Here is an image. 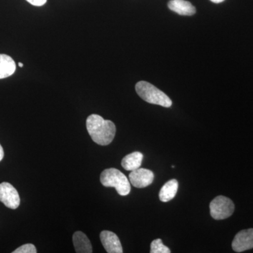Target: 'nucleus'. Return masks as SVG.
I'll list each match as a JSON object with an SVG mask.
<instances>
[{
	"label": "nucleus",
	"mask_w": 253,
	"mask_h": 253,
	"mask_svg": "<svg viewBox=\"0 0 253 253\" xmlns=\"http://www.w3.org/2000/svg\"><path fill=\"white\" fill-rule=\"evenodd\" d=\"M86 129L96 144L106 146L112 142L116 135V127L114 123L104 120L99 115L92 114L86 121Z\"/></svg>",
	"instance_id": "nucleus-1"
},
{
	"label": "nucleus",
	"mask_w": 253,
	"mask_h": 253,
	"mask_svg": "<svg viewBox=\"0 0 253 253\" xmlns=\"http://www.w3.org/2000/svg\"><path fill=\"white\" fill-rule=\"evenodd\" d=\"M135 89L141 99L149 104L159 105L166 108L172 106V100L169 96L148 82L140 81L136 83Z\"/></svg>",
	"instance_id": "nucleus-2"
},
{
	"label": "nucleus",
	"mask_w": 253,
	"mask_h": 253,
	"mask_svg": "<svg viewBox=\"0 0 253 253\" xmlns=\"http://www.w3.org/2000/svg\"><path fill=\"white\" fill-rule=\"evenodd\" d=\"M100 181L106 187H113L121 196H126L130 193L129 179L122 172L116 168L104 169L100 176Z\"/></svg>",
	"instance_id": "nucleus-3"
},
{
	"label": "nucleus",
	"mask_w": 253,
	"mask_h": 253,
	"mask_svg": "<svg viewBox=\"0 0 253 253\" xmlns=\"http://www.w3.org/2000/svg\"><path fill=\"white\" fill-rule=\"evenodd\" d=\"M234 209L235 206L233 201L224 196H217L210 204L211 216L216 220H222L231 217Z\"/></svg>",
	"instance_id": "nucleus-4"
},
{
	"label": "nucleus",
	"mask_w": 253,
	"mask_h": 253,
	"mask_svg": "<svg viewBox=\"0 0 253 253\" xmlns=\"http://www.w3.org/2000/svg\"><path fill=\"white\" fill-rule=\"evenodd\" d=\"M0 201L10 209L15 210L20 205V197L17 190L8 182L0 184Z\"/></svg>",
	"instance_id": "nucleus-5"
},
{
	"label": "nucleus",
	"mask_w": 253,
	"mask_h": 253,
	"mask_svg": "<svg viewBox=\"0 0 253 253\" xmlns=\"http://www.w3.org/2000/svg\"><path fill=\"white\" fill-rule=\"evenodd\" d=\"M129 181L134 187L142 189L151 185L154 179V174L152 171L145 168H138L135 170L131 171L129 175Z\"/></svg>",
	"instance_id": "nucleus-6"
},
{
	"label": "nucleus",
	"mask_w": 253,
	"mask_h": 253,
	"mask_svg": "<svg viewBox=\"0 0 253 253\" xmlns=\"http://www.w3.org/2000/svg\"><path fill=\"white\" fill-rule=\"evenodd\" d=\"M232 249L236 253L253 249V229L239 231L233 240Z\"/></svg>",
	"instance_id": "nucleus-7"
},
{
	"label": "nucleus",
	"mask_w": 253,
	"mask_h": 253,
	"mask_svg": "<svg viewBox=\"0 0 253 253\" xmlns=\"http://www.w3.org/2000/svg\"><path fill=\"white\" fill-rule=\"evenodd\" d=\"M100 239L106 252L109 253H123L122 245L116 234L110 231H103L100 234Z\"/></svg>",
	"instance_id": "nucleus-8"
},
{
	"label": "nucleus",
	"mask_w": 253,
	"mask_h": 253,
	"mask_svg": "<svg viewBox=\"0 0 253 253\" xmlns=\"http://www.w3.org/2000/svg\"><path fill=\"white\" fill-rule=\"evenodd\" d=\"M168 7L181 16H193L196 11L191 3L186 0H171L168 2Z\"/></svg>",
	"instance_id": "nucleus-9"
},
{
	"label": "nucleus",
	"mask_w": 253,
	"mask_h": 253,
	"mask_svg": "<svg viewBox=\"0 0 253 253\" xmlns=\"http://www.w3.org/2000/svg\"><path fill=\"white\" fill-rule=\"evenodd\" d=\"M73 244L77 253H91L92 246L85 234L82 231H76L73 236Z\"/></svg>",
	"instance_id": "nucleus-10"
},
{
	"label": "nucleus",
	"mask_w": 253,
	"mask_h": 253,
	"mask_svg": "<svg viewBox=\"0 0 253 253\" xmlns=\"http://www.w3.org/2000/svg\"><path fill=\"white\" fill-rule=\"evenodd\" d=\"M16 63L11 56L0 54V79L12 76L16 71Z\"/></svg>",
	"instance_id": "nucleus-11"
},
{
	"label": "nucleus",
	"mask_w": 253,
	"mask_h": 253,
	"mask_svg": "<svg viewBox=\"0 0 253 253\" xmlns=\"http://www.w3.org/2000/svg\"><path fill=\"white\" fill-rule=\"evenodd\" d=\"M179 183L176 179H171L163 185L159 193V199L162 202H168L175 197Z\"/></svg>",
	"instance_id": "nucleus-12"
},
{
	"label": "nucleus",
	"mask_w": 253,
	"mask_h": 253,
	"mask_svg": "<svg viewBox=\"0 0 253 253\" xmlns=\"http://www.w3.org/2000/svg\"><path fill=\"white\" fill-rule=\"evenodd\" d=\"M143 158L144 156L141 153L135 151L130 154L126 155V157L123 158L121 165L126 170H135L140 168Z\"/></svg>",
	"instance_id": "nucleus-13"
},
{
	"label": "nucleus",
	"mask_w": 253,
	"mask_h": 253,
	"mask_svg": "<svg viewBox=\"0 0 253 253\" xmlns=\"http://www.w3.org/2000/svg\"><path fill=\"white\" fill-rule=\"evenodd\" d=\"M151 253H170V250L163 244L162 240H154L151 244Z\"/></svg>",
	"instance_id": "nucleus-14"
},
{
	"label": "nucleus",
	"mask_w": 253,
	"mask_h": 253,
	"mask_svg": "<svg viewBox=\"0 0 253 253\" xmlns=\"http://www.w3.org/2000/svg\"><path fill=\"white\" fill-rule=\"evenodd\" d=\"M13 253H36L37 249L36 246L33 244H28L23 245L21 247L13 251Z\"/></svg>",
	"instance_id": "nucleus-15"
},
{
	"label": "nucleus",
	"mask_w": 253,
	"mask_h": 253,
	"mask_svg": "<svg viewBox=\"0 0 253 253\" xmlns=\"http://www.w3.org/2000/svg\"><path fill=\"white\" fill-rule=\"evenodd\" d=\"M30 4L36 6H42L46 3L47 0H26Z\"/></svg>",
	"instance_id": "nucleus-16"
},
{
	"label": "nucleus",
	"mask_w": 253,
	"mask_h": 253,
	"mask_svg": "<svg viewBox=\"0 0 253 253\" xmlns=\"http://www.w3.org/2000/svg\"><path fill=\"white\" fill-rule=\"evenodd\" d=\"M4 150H3L2 146L0 145V161H1V160L3 159V158H4Z\"/></svg>",
	"instance_id": "nucleus-17"
},
{
	"label": "nucleus",
	"mask_w": 253,
	"mask_h": 253,
	"mask_svg": "<svg viewBox=\"0 0 253 253\" xmlns=\"http://www.w3.org/2000/svg\"><path fill=\"white\" fill-rule=\"evenodd\" d=\"M212 2L216 3V4H219V3L222 2L224 0H211Z\"/></svg>",
	"instance_id": "nucleus-18"
},
{
	"label": "nucleus",
	"mask_w": 253,
	"mask_h": 253,
	"mask_svg": "<svg viewBox=\"0 0 253 253\" xmlns=\"http://www.w3.org/2000/svg\"><path fill=\"white\" fill-rule=\"evenodd\" d=\"M18 66L19 67H23V64L22 63H18Z\"/></svg>",
	"instance_id": "nucleus-19"
}]
</instances>
